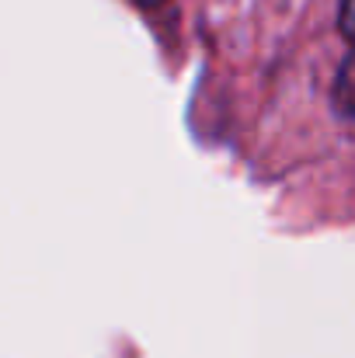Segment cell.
<instances>
[{
	"label": "cell",
	"instance_id": "cell-3",
	"mask_svg": "<svg viewBox=\"0 0 355 358\" xmlns=\"http://www.w3.org/2000/svg\"><path fill=\"white\" fill-rule=\"evenodd\" d=\"M139 7H157V3H164V0H136Z\"/></svg>",
	"mask_w": 355,
	"mask_h": 358
},
{
	"label": "cell",
	"instance_id": "cell-2",
	"mask_svg": "<svg viewBox=\"0 0 355 358\" xmlns=\"http://www.w3.org/2000/svg\"><path fill=\"white\" fill-rule=\"evenodd\" d=\"M342 31L355 45V0H342Z\"/></svg>",
	"mask_w": 355,
	"mask_h": 358
},
{
	"label": "cell",
	"instance_id": "cell-1",
	"mask_svg": "<svg viewBox=\"0 0 355 358\" xmlns=\"http://www.w3.org/2000/svg\"><path fill=\"white\" fill-rule=\"evenodd\" d=\"M335 105L342 115L355 119V52L342 63L338 70V80H335Z\"/></svg>",
	"mask_w": 355,
	"mask_h": 358
}]
</instances>
